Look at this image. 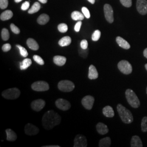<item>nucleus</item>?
<instances>
[{"instance_id": "obj_1", "label": "nucleus", "mask_w": 147, "mask_h": 147, "mask_svg": "<svg viewBox=\"0 0 147 147\" xmlns=\"http://www.w3.org/2000/svg\"><path fill=\"white\" fill-rule=\"evenodd\" d=\"M61 117L53 110L47 111L42 116V125L47 130H51L61 123Z\"/></svg>"}, {"instance_id": "obj_2", "label": "nucleus", "mask_w": 147, "mask_h": 147, "mask_svg": "<svg viewBox=\"0 0 147 147\" xmlns=\"http://www.w3.org/2000/svg\"><path fill=\"white\" fill-rule=\"evenodd\" d=\"M117 109L119 116L124 123L130 124L134 121V117L131 112L125 107L119 104L117 105Z\"/></svg>"}, {"instance_id": "obj_3", "label": "nucleus", "mask_w": 147, "mask_h": 147, "mask_svg": "<svg viewBox=\"0 0 147 147\" xmlns=\"http://www.w3.org/2000/svg\"><path fill=\"white\" fill-rule=\"evenodd\" d=\"M125 96L127 102L132 107L137 109L140 107V101L135 93L132 89H126Z\"/></svg>"}, {"instance_id": "obj_4", "label": "nucleus", "mask_w": 147, "mask_h": 147, "mask_svg": "<svg viewBox=\"0 0 147 147\" xmlns=\"http://www.w3.org/2000/svg\"><path fill=\"white\" fill-rule=\"evenodd\" d=\"M20 91L17 88H11L6 89L2 93V96L6 99L14 100L18 98L20 95Z\"/></svg>"}, {"instance_id": "obj_5", "label": "nucleus", "mask_w": 147, "mask_h": 147, "mask_svg": "<svg viewBox=\"0 0 147 147\" xmlns=\"http://www.w3.org/2000/svg\"><path fill=\"white\" fill-rule=\"evenodd\" d=\"M58 89L63 92H70L75 88V84L73 82L69 80H62L59 82Z\"/></svg>"}, {"instance_id": "obj_6", "label": "nucleus", "mask_w": 147, "mask_h": 147, "mask_svg": "<svg viewBox=\"0 0 147 147\" xmlns=\"http://www.w3.org/2000/svg\"><path fill=\"white\" fill-rule=\"evenodd\" d=\"M118 68L122 73L125 75H129L132 71L131 64L126 60H122L118 63Z\"/></svg>"}, {"instance_id": "obj_7", "label": "nucleus", "mask_w": 147, "mask_h": 147, "mask_svg": "<svg viewBox=\"0 0 147 147\" xmlns=\"http://www.w3.org/2000/svg\"><path fill=\"white\" fill-rule=\"evenodd\" d=\"M31 88L33 90L37 92H44L48 90L50 88V87L47 82L39 81L33 83L31 85Z\"/></svg>"}, {"instance_id": "obj_8", "label": "nucleus", "mask_w": 147, "mask_h": 147, "mask_svg": "<svg viewBox=\"0 0 147 147\" xmlns=\"http://www.w3.org/2000/svg\"><path fill=\"white\" fill-rule=\"evenodd\" d=\"M104 11L106 20L110 24L113 23L114 21L113 10L111 5L109 4H105L104 7Z\"/></svg>"}, {"instance_id": "obj_9", "label": "nucleus", "mask_w": 147, "mask_h": 147, "mask_svg": "<svg viewBox=\"0 0 147 147\" xmlns=\"http://www.w3.org/2000/svg\"><path fill=\"white\" fill-rule=\"evenodd\" d=\"M94 98L91 95H87L84 97L81 101V103L84 108L88 110H90L94 103Z\"/></svg>"}, {"instance_id": "obj_10", "label": "nucleus", "mask_w": 147, "mask_h": 147, "mask_svg": "<svg viewBox=\"0 0 147 147\" xmlns=\"http://www.w3.org/2000/svg\"><path fill=\"white\" fill-rule=\"evenodd\" d=\"M137 11L142 16L147 14V0H137Z\"/></svg>"}, {"instance_id": "obj_11", "label": "nucleus", "mask_w": 147, "mask_h": 147, "mask_svg": "<svg viewBox=\"0 0 147 147\" xmlns=\"http://www.w3.org/2000/svg\"><path fill=\"white\" fill-rule=\"evenodd\" d=\"M87 146V141L82 135L79 134L76 135L74 140V147H86Z\"/></svg>"}, {"instance_id": "obj_12", "label": "nucleus", "mask_w": 147, "mask_h": 147, "mask_svg": "<svg viewBox=\"0 0 147 147\" xmlns=\"http://www.w3.org/2000/svg\"><path fill=\"white\" fill-rule=\"evenodd\" d=\"M55 104L59 110L62 111L68 110L71 107V104L68 100L64 99H58L56 101Z\"/></svg>"}, {"instance_id": "obj_13", "label": "nucleus", "mask_w": 147, "mask_h": 147, "mask_svg": "<svg viewBox=\"0 0 147 147\" xmlns=\"http://www.w3.org/2000/svg\"><path fill=\"white\" fill-rule=\"evenodd\" d=\"M39 132L38 127L31 123H28L25 127V132L29 136L36 135Z\"/></svg>"}, {"instance_id": "obj_14", "label": "nucleus", "mask_w": 147, "mask_h": 147, "mask_svg": "<svg viewBox=\"0 0 147 147\" xmlns=\"http://www.w3.org/2000/svg\"><path fill=\"white\" fill-rule=\"evenodd\" d=\"M45 106V101L42 99L34 100L31 102V106L33 110L39 112L42 110Z\"/></svg>"}, {"instance_id": "obj_15", "label": "nucleus", "mask_w": 147, "mask_h": 147, "mask_svg": "<svg viewBox=\"0 0 147 147\" xmlns=\"http://www.w3.org/2000/svg\"><path fill=\"white\" fill-rule=\"evenodd\" d=\"M116 42H117L120 47L124 49L128 50L130 48V45L129 44V43L121 37L118 36L116 38Z\"/></svg>"}, {"instance_id": "obj_16", "label": "nucleus", "mask_w": 147, "mask_h": 147, "mask_svg": "<svg viewBox=\"0 0 147 147\" xmlns=\"http://www.w3.org/2000/svg\"><path fill=\"white\" fill-rule=\"evenodd\" d=\"M99 76V74L94 65H90L89 67L88 77L90 80L96 79Z\"/></svg>"}, {"instance_id": "obj_17", "label": "nucleus", "mask_w": 147, "mask_h": 147, "mask_svg": "<svg viewBox=\"0 0 147 147\" xmlns=\"http://www.w3.org/2000/svg\"><path fill=\"white\" fill-rule=\"evenodd\" d=\"M97 132L100 135H105L109 132L107 126L102 123H98L96 126Z\"/></svg>"}, {"instance_id": "obj_18", "label": "nucleus", "mask_w": 147, "mask_h": 147, "mask_svg": "<svg viewBox=\"0 0 147 147\" xmlns=\"http://www.w3.org/2000/svg\"><path fill=\"white\" fill-rule=\"evenodd\" d=\"M53 63L56 65L61 67L64 65L67 61V58L62 56H55L53 58Z\"/></svg>"}, {"instance_id": "obj_19", "label": "nucleus", "mask_w": 147, "mask_h": 147, "mask_svg": "<svg viewBox=\"0 0 147 147\" xmlns=\"http://www.w3.org/2000/svg\"><path fill=\"white\" fill-rule=\"evenodd\" d=\"M103 115L108 118H112L115 116L113 109L110 106H106L102 109Z\"/></svg>"}, {"instance_id": "obj_20", "label": "nucleus", "mask_w": 147, "mask_h": 147, "mask_svg": "<svg viewBox=\"0 0 147 147\" xmlns=\"http://www.w3.org/2000/svg\"><path fill=\"white\" fill-rule=\"evenodd\" d=\"M7 134V140L8 141L14 142L17 139V135L16 132L11 129H8L5 130Z\"/></svg>"}, {"instance_id": "obj_21", "label": "nucleus", "mask_w": 147, "mask_h": 147, "mask_svg": "<svg viewBox=\"0 0 147 147\" xmlns=\"http://www.w3.org/2000/svg\"><path fill=\"white\" fill-rule=\"evenodd\" d=\"M27 45L30 49L34 51H37L39 47L37 42L33 38H28L27 40Z\"/></svg>"}, {"instance_id": "obj_22", "label": "nucleus", "mask_w": 147, "mask_h": 147, "mask_svg": "<svg viewBox=\"0 0 147 147\" xmlns=\"http://www.w3.org/2000/svg\"><path fill=\"white\" fill-rule=\"evenodd\" d=\"M131 147H142V141L140 137L138 136H132L131 140Z\"/></svg>"}, {"instance_id": "obj_23", "label": "nucleus", "mask_w": 147, "mask_h": 147, "mask_svg": "<svg viewBox=\"0 0 147 147\" xmlns=\"http://www.w3.org/2000/svg\"><path fill=\"white\" fill-rule=\"evenodd\" d=\"M50 18L47 14H42L39 16L37 19V22L39 25H45L49 21Z\"/></svg>"}, {"instance_id": "obj_24", "label": "nucleus", "mask_w": 147, "mask_h": 147, "mask_svg": "<svg viewBox=\"0 0 147 147\" xmlns=\"http://www.w3.org/2000/svg\"><path fill=\"white\" fill-rule=\"evenodd\" d=\"M71 42V38L69 36H65L61 38L59 42H58V44L61 47H67L69 46Z\"/></svg>"}, {"instance_id": "obj_25", "label": "nucleus", "mask_w": 147, "mask_h": 147, "mask_svg": "<svg viewBox=\"0 0 147 147\" xmlns=\"http://www.w3.org/2000/svg\"><path fill=\"white\" fill-rule=\"evenodd\" d=\"M13 16V13L10 10H7L3 11L0 16V19L2 21L8 20L11 19Z\"/></svg>"}, {"instance_id": "obj_26", "label": "nucleus", "mask_w": 147, "mask_h": 147, "mask_svg": "<svg viewBox=\"0 0 147 147\" xmlns=\"http://www.w3.org/2000/svg\"><path fill=\"white\" fill-rule=\"evenodd\" d=\"M71 18L74 20L75 21H81L84 20V16L83 13H81L78 11H74L71 13Z\"/></svg>"}, {"instance_id": "obj_27", "label": "nucleus", "mask_w": 147, "mask_h": 147, "mask_svg": "<svg viewBox=\"0 0 147 147\" xmlns=\"http://www.w3.org/2000/svg\"><path fill=\"white\" fill-rule=\"evenodd\" d=\"M111 144V140L109 137L103 138L100 140L99 143V147H109Z\"/></svg>"}, {"instance_id": "obj_28", "label": "nucleus", "mask_w": 147, "mask_h": 147, "mask_svg": "<svg viewBox=\"0 0 147 147\" xmlns=\"http://www.w3.org/2000/svg\"><path fill=\"white\" fill-rule=\"evenodd\" d=\"M32 64V61L30 58H25L20 63V68L21 70H26L30 67Z\"/></svg>"}, {"instance_id": "obj_29", "label": "nucleus", "mask_w": 147, "mask_h": 147, "mask_svg": "<svg viewBox=\"0 0 147 147\" xmlns=\"http://www.w3.org/2000/svg\"><path fill=\"white\" fill-rule=\"evenodd\" d=\"M40 8H41V5H40V3L38 2H36L33 5L31 8L28 10V13L29 14H34L39 11Z\"/></svg>"}, {"instance_id": "obj_30", "label": "nucleus", "mask_w": 147, "mask_h": 147, "mask_svg": "<svg viewBox=\"0 0 147 147\" xmlns=\"http://www.w3.org/2000/svg\"><path fill=\"white\" fill-rule=\"evenodd\" d=\"M1 38L4 41H7L9 38V33L7 28H3L1 31Z\"/></svg>"}, {"instance_id": "obj_31", "label": "nucleus", "mask_w": 147, "mask_h": 147, "mask_svg": "<svg viewBox=\"0 0 147 147\" xmlns=\"http://www.w3.org/2000/svg\"><path fill=\"white\" fill-rule=\"evenodd\" d=\"M16 47H18L20 51V55L22 57H26L28 56V52L26 50V49L25 48V47H22L21 45H16Z\"/></svg>"}, {"instance_id": "obj_32", "label": "nucleus", "mask_w": 147, "mask_h": 147, "mask_svg": "<svg viewBox=\"0 0 147 147\" xmlns=\"http://www.w3.org/2000/svg\"><path fill=\"white\" fill-rule=\"evenodd\" d=\"M101 32L99 30H95L92 36V39L93 41L96 42L100 39Z\"/></svg>"}, {"instance_id": "obj_33", "label": "nucleus", "mask_w": 147, "mask_h": 147, "mask_svg": "<svg viewBox=\"0 0 147 147\" xmlns=\"http://www.w3.org/2000/svg\"><path fill=\"white\" fill-rule=\"evenodd\" d=\"M68 30V27L67 24L64 23H62L58 25V30L61 33H65Z\"/></svg>"}, {"instance_id": "obj_34", "label": "nucleus", "mask_w": 147, "mask_h": 147, "mask_svg": "<svg viewBox=\"0 0 147 147\" xmlns=\"http://www.w3.org/2000/svg\"><path fill=\"white\" fill-rule=\"evenodd\" d=\"M142 132H147V116L143 118L141 123Z\"/></svg>"}, {"instance_id": "obj_35", "label": "nucleus", "mask_w": 147, "mask_h": 147, "mask_svg": "<svg viewBox=\"0 0 147 147\" xmlns=\"http://www.w3.org/2000/svg\"><path fill=\"white\" fill-rule=\"evenodd\" d=\"M79 54L80 56L84 58H86L88 55V50L87 49H80L79 50Z\"/></svg>"}, {"instance_id": "obj_36", "label": "nucleus", "mask_w": 147, "mask_h": 147, "mask_svg": "<svg viewBox=\"0 0 147 147\" xmlns=\"http://www.w3.org/2000/svg\"><path fill=\"white\" fill-rule=\"evenodd\" d=\"M33 59L34 60V61H35L36 63H38V64L41 65H42L44 64V60H43L42 58L41 57H40L39 56H38V55H34L33 57Z\"/></svg>"}, {"instance_id": "obj_37", "label": "nucleus", "mask_w": 147, "mask_h": 147, "mask_svg": "<svg viewBox=\"0 0 147 147\" xmlns=\"http://www.w3.org/2000/svg\"><path fill=\"white\" fill-rule=\"evenodd\" d=\"M121 5L126 8H129L132 5V0H120Z\"/></svg>"}, {"instance_id": "obj_38", "label": "nucleus", "mask_w": 147, "mask_h": 147, "mask_svg": "<svg viewBox=\"0 0 147 147\" xmlns=\"http://www.w3.org/2000/svg\"><path fill=\"white\" fill-rule=\"evenodd\" d=\"M11 31L13 32L14 33L16 34H18L20 33V29L16 26L14 24H11Z\"/></svg>"}, {"instance_id": "obj_39", "label": "nucleus", "mask_w": 147, "mask_h": 147, "mask_svg": "<svg viewBox=\"0 0 147 147\" xmlns=\"http://www.w3.org/2000/svg\"><path fill=\"white\" fill-rule=\"evenodd\" d=\"M8 5V0H0V8L2 9H5Z\"/></svg>"}, {"instance_id": "obj_40", "label": "nucleus", "mask_w": 147, "mask_h": 147, "mask_svg": "<svg viewBox=\"0 0 147 147\" xmlns=\"http://www.w3.org/2000/svg\"><path fill=\"white\" fill-rule=\"evenodd\" d=\"M82 13L84 14V16L87 18V19H89L90 17V12L89 10L87 9V8L84 7L82 8Z\"/></svg>"}, {"instance_id": "obj_41", "label": "nucleus", "mask_w": 147, "mask_h": 147, "mask_svg": "<svg viewBox=\"0 0 147 147\" xmlns=\"http://www.w3.org/2000/svg\"><path fill=\"white\" fill-rule=\"evenodd\" d=\"M88 43L87 40L84 39L80 42V47L82 49H87L88 48Z\"/></svg>"}, {"instance_id": "obj_42", "label": "nucleus", "mask_w": 147, "mask_h": 147, "mask_svg": "<svg viewBox=\"0 0 147 147\" xmlns=\"http://www.w3.org/2000/svg\"><path fill=\"white\" fill-rule=\"evenodd\" d=\"M11 44H9V43H7L2 46V49L3 52H8L9 50H11Z\"/></svg>"}, {"instance_id": "obj_43", "label": "nucleus", "mask_w": 147, "mask_h": 147, "mask_svg": "<svg viewBox=\"0 0 147 147\" xmlns=\"http://www.w3.org/2000/svg\"><path fill=\"white\" fill-rule=\"evenodd\" d=\"M82 25V22L81 21H79L75 24V27H74V30L76 32H79L80 30L81 26Z\"/></svg>"}, {"instance_id": "obj_44", "label": "nucleus", "mask_w": 147, "mask_h": 147, "mask_svg": "<svg viewBox=\"0 0 147 147\" xmlns=\"http://www.w3.org/2000/svg\"><path fill=\"white\" fill-rule=\"evenodd\" d=\"M29 7H30V2L28 1H26L21 5V9L22 11H26L27 9H28Z\"/></svg>"}, {"instance_id": "obj_45", "label": "nucleus", "mask_w": 147, "mask_h": 147, "mask_svg": "<svg viewBox=\"0 0 147 147\" xmlns=\"http://www.w3.org/2000/svg\"><path fill=\"white\" fill-rule=\"evenodd\" d=\"M143 55H144V56L146 58H147V48L145 49L144 50V51H143Z\"/></svg>"}, {"instance_id": "obj_46", "label": "nucleus", "mask_w": 147, "mask_h": 147, "mask_svg": "<svg viewBox=\"0 0 147 147\" xmlns=\"http://www.w3.org/2000/svg\"><path fill=\"white\" fill-rule=\"evenodd\" d=\"M40 2H41L42 3L45 4L46 3H47V0H38Z\"/></svg>"}, {"instance_id": "obj_47", "label": "nucleus", "mask_w": 147, "mask_h": 147, "mask_svg": "<svg viewBox=\"0 0 147 147\" xmlns=\"http://www.w3.org/2000/svg\"><path fill=\"white\" fill-rule=\"evenodd\" d=\"M59 146H55V145H53V146H43V147H59Z\"/></svg>"}, {"instance_id": "obj_48", "label": "nucleus", "mask_w": 147, "mask_h": 147, "mask_svg": "<svg viewBox=\"0 0 147 147\" xmlns=\"http://www.w3.org/2000/svg\"><path fill=\"white\" fill-rule=\"evenodd\" d=\"M88 1L91 4H94L95 0H88Z\"/></svg>"}, {"instance_id": "obj_49", "label": "nucleus", "mask_w": 147, "mask_h": 147, "mask_svg": "<svg viewBox=\"0 0 147 147\" xmlns=\"http://www.w3.org/2000/svg\"><path fill=\"white\" fill-rule=\"evenodd\" d=\"M14 1H15L16 3H19L20 2H21L22 0H14Z\"/></svg>"}, {"instance_id": "obj_50", "label": "nucleus", "mask_w": 147, "mask_h": 147, "mask_svg": "<svg viewBox=\"0 0 147 147\" xmlns=\"http://www.w3.org/2000/svg\"><path fill=\"white\" fill-rule=\"evenodd\" d=\"M145 68H146V69L147 70V64H145Z\"/></svg>"}, {"instance_id": "obj_51", "label": "nucleus", "mask_w": 147, "mask_h": 147, "mask_svg": "<svg viewBox=\"0 0 147 147\" xmlns=\"http://www.w3.org/2000/svg\"><path fill=\"white\" fill-rule=\"evenodd\" d=\"M146 91H147V89H146Z\"/></svg>"}]
</instances>
